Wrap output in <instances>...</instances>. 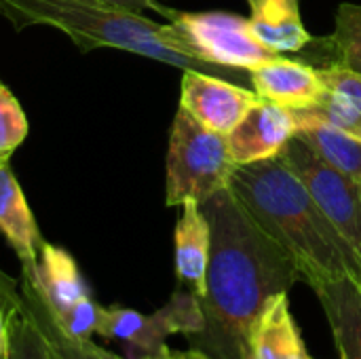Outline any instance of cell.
Wrapping results in <instances>:
<instances>
[{
    "mask_svg": "<svg viewBox=\"0 0 361 359\" xmlns=\"http://www.w3.org/2000/svg\"><path fill=\"white\" fill-rule=\"evenodd\" d=\"M247 4L252 34L269 51L296 53L313 40L302 23L298 0H247Z\"/></svg>",
    "mask_w": 361,
    "mask_h": 359,
    "instance_id": "obj_16",
    "label": "cell"
},
{
    "mask_svg": "<svg viewBox=\"0 0 361 359\" xmlns=\"http://www.w3.org/2000/svg\"><path fill=\"white\" fill-rule=\"evenodd\" d=\"M305 359H315V358H311V355H309V353H307V355H305Z\"/></svg>",
    "mask_w": 361,
    "mask_h": 359,
    "instance_id": "obj_28",
    "label": "cell"
},
{
    "mask_svg": "<svg viewBox=\"0 0 361 359\" xmlns=\"http://www.w3.org/2000/svg\"><path fill=\"white\" fill-rule=\"evenodd\" d=\"M296 135L294 110L260 99L226 135L233 161L247 165L277 157L283 146Z\"/></svg>",
    "mask_w": 361,
    "mask_h": 359,
    "instance_id": "obj_9",
    "label": "cell"
},
{
    "mask_svg": "<svg viewBox=\"0 0 361 359\" xmlns=\"http://www.w3.org/2000/svg\"><path fill=\"white\" fill-rule=\"evenodd\" d=\"M161 13L169 17L173 47L199 61L233 72H252L277 57L256 40L250 19L241 15L226 11L182 13L165 6Z\"/></svg>",
    "mask_w": 361,
    "mask_h": 359,
    "instance_id": "obj_5",
    "label": "cell"
},
{
    "mask_svg": "<svg viewBox=\"0 0 361 359\" xmlns=\"http://www.w3.org/2000/svg\"><path fill=\"white\" fill-rule=\"evenodd\" d=\"M322 42L330 55L326 66H343L361 74V4H341L334 32Z\"/></svg>",
    "mask_w": 361,
    "mask_h": 359,
    "instance_id": "obj_19",
    "label": "cell"
},
{
    "mask_svg": "<svg viewBox=\"0 0 361 359\" xmlns=\"http://www.w3.org/2000/svg\"><path fill=\"white\" fill-rule=\"evenodd\" d=\"M209 222L205 330L190 347L216 359H247V334L264 303L300 279L294 260L247 214L226 186L201 203Z\"/></svg>",
    "mask_w": 361,
    "mask_h": 359,
    "instance_id": "obj_1",
    "label": "cell"
},
{
    "mask_svg": "<svg viewBox=\"0 0 361 359\" xmlns=\"http://www.w3.org/2000/svg\"><path fill=\"white\" fill-rule=\"evenodd\" d=\"M279 154L361 260V182L328 165L298 135Z\"/></svg>",
    "mask_w": 361,
    "mask_h": 359,
    "instance_id": "obj_6",
    "label": "cell"
},
{
    "mask_svg": "<svg viewBox=\"0 0 361 359\" xmlns=\"http://www.w3.org/2000/svg\"><path fill=\"white\" fill-rule=\"evenodd\" d=\"M228 188L258 226L294 260L300 279L307 284L330 277L361 281L360 256L281 154L237 165Z\"/></svg>",
    "mask_w": 361,
    "mask_h": 359,
    "instance_id": "obj_2",
    "label": "cell"
},
{
    "mask_svg": "<svg viewBox=\"0 0 361 359\" xmlns=\"http://www.w3.org/2000/svg\"><path fill=\"white\" fill-rule=\"evenodd\" d=\"M27 138V118L17 97L0 80V161H8L11 154Z\"/></svg>",
    "mask_w": 361,
    "mask_h": 359,
    "instance_id": "obj_20",
    "label": "cell"
},
{
    "mask_svg": "<svg viewBox=\"0 0 361 359\" xmlns=\"http://www.w3.org/2000/svg\"><path fill=\"white\" fill-rule=\"evenodd\" d=\"M309 114L355 135L361 138V106L360 104H353L345 97H338V95H332L326 91L324 99L313 106V108H307Z\"/></svg>",
    "mask_w": 361,
    "mask_h": 359,
    "instance_id": "obj_21",
    "label": "cell"
},
{
    "mask_svg": "<svg viewBox=\"0 0 361 359\" xmlns=\"http://www.w3.org/2000/svg\"><path fill=\"white\" fill-rule=\"evenodd\" d=\"M176 224V275L182 286L199 298L205 292V273L209 260V222L199 203L186 201Z\"/></svg>",
    "mask_w": 361,
    "mask_h": 359,
    "instance_id": "obj_17",
    "label": "cell"
},
{
    "mask_svg": "<svg viewBox=\"0 0 361 359\" xmlns=\"http://www.w3.org/2000/svg\"><path fill=\"white\" fill-rule=\"evenodd\" d=\"M6 358V315L0 300V359Z\"/></svg>",
    "mask_w": 361,
    "mask_h": 359,
    "instance_id": "obj_27",
    "label": "cell"
},
{
    "mask_svg": "<svg viewBox=\"0 0 361 359\" xmlns=\"http://www.w3.org/2000/svg\"><path fill=\"white\" fill-rule=\"evenodd\" d=\"M0 13L15 30L49 25L63 32L82 53L118 49L176 68L239 78L241 72L199 61L171 42L169 23H154L140 11L106 0H0Z\"/></svg>",
    "mask_w": 361,
    "mask_h": 359,
    "instance_id": "obj_3",
    "label": "cell"
},
{
    "mask_svg": "<svg viewBox=\"0 0 361 359\" xmlns=\"http://www.w3.org/2000/svg\"><path fill=\"white\" fill-rule=\"evenodd\" d=\"M235 167L226 135L203 127L180 106L169 135L165 203L169 207H180L186 201L201 205L228 186Z\"/></svg>",
    "mask_w": 361,
    "mask_h": 359,
    "instance_id": "obj_4",
    "label": "cell"
},
{
    "mask_svg": "<svg viewBox=\"0 0 361 359\" xmlns=\"http://www.w3.org/2000/svg\"><path fill=\"white\" fill-rule=\"evenodd\" d=\"M106 2H114V4H121V6H127L131 11H146V8H154V11H163V6L159 4V0H106Z\"/></svg>",
    "mask_w": 361,
    "mask_h": 359,
    "instance_id": "obj_26",
    "label": "cell"
},
{
    "mask_svg": "<svg viewBox=\"0 0 361 359\" xmlns=\"http://www.w3.org/2000/svg\"><path fill=\"white\" fill-rule=\"evenodd\" d=\"M296 135L334 169L361 182V138H355L307 110H294Z\"/></svg>",
    "mask_w": 361,
    "mask_h": 359,
    "instance_id": "obj_18",
    "label": "cell"
},
{
    "mask_svg": "<svg viewBox=\"0 0 361 359\" xmlns=\"http://www.w3.org/2000/svg\"><path fill=\"white\" fill-rule=\"evenodd\" d=\"M23 279L32 284V288L38 292V296L53 315L66 313L78 300L89 296L76 260L63 248L51 245L47 241L40 245L34 275Z\"/></svg>",
    "mask_w": 361,
    "mask_h": 359,
    "instance_id": "obj_15",
    "label": "cell"
},
{
    "mask_svg": "<svg viewBox=\"0 0 361 359\" xmlns=\"http://www.w3.org/2000/svg\"><path fill=\"white\" fill-rule=\"evenodd\" d=\"M0 300L6 315L4 359H63L49 332L44 303L27 279L21 277V286L15 288L0 273Z\"/></svg>",
    "mask_w": 361,
    "mask_h": 359,
    "instance_id": "obj_7",
    "label": "cell"
},
{
    "mask_svg": "<svg viewBox=\"0 0 361 359\" xmlns=\"http://www.w3.org/2000/svg\"><path fill=\"white\" fill-rule=\"evenodd\" d=\"M258 102L256 91L216 74L186 70L182 76L180 106L203 127L228 135L245 112Z\"/></svg>",
    "mask_w": 361,
    "mask_h": 359,
    "instance_id": "obj_8",
    "label": "cell"
},
{
    "mask_svg": "<svg viewBox=\"0 0 361 359\" xmlns=\"http://www.w3.org/2000/svg\"><path fill=\"white\" fill-rule=\"evenodd\" d=\"M95 334L123 343L131 359H144L165 353L169 349L167 339L176 332L165 307L152 315H144L125 307H99Z\"/></svg>",
    "mask_w": 361,
    "mask_h": 359,
    "instance_id": "obj_11",
    "label": "cell"
},
{
    "mask_svg": "<svg viewBox=\"0 0 361 359\" xmlns=\"http://www.w3.org/2000/svg\"><path fill=\"white\" fill-rule=\"evenodd\" d=\"M47 309V305H44ZM47 326H49V332L55 341V345L59 347L63 359H131V358H121L112 351H106L102 349L99 345H95L91 339H76V336H70L51 315V311L47 309Z\"/></svg>",
    "mask_w": 361,
    "mask_h": 359,
    "instance_id": "obj_22",
    "label": "cell"
},
{
    "mask_svg": "<svg viewBox=\"0 0 361 359\" xmlns=\"http://www.w3.org/2000/svg\"><path fill=\"white\" fill-rule=\"evenodd\" d=\"M300 328L292 315L288 292L271 296L247 334V359H305Z\"/></svg>",
    "mask_w": 361,
    "mask_h": 359,
    "instance_id": "obj_13",
    "label": "cell"
},
{
    "mask_svg": "<svg viewBox=\"0 0 361 359\" xmlns=\"http://www.w3.org/2000/svg\"><path fill=\"white\" fill-rule=\"evenodd\" d=\"M317 70L328 93L345 97L361 106V74L347 70L343 66H322Z\"/></svg>",
    "mask_w": 361,
    "mask_h": 359,
    "instance_id": "obj_24",
    "label": "cell"
},
{
    "mask_svg": "<svg viewBox=\"0 0 361 359\" xmlns=\"http://www.w3.org/2000/svg\"><path fill=\"white\" fill-rule=\"evenodd\" d=\"M144 359H216L214 355H209L207 351L203 349H195L190 347L188 351H165L161 355H154V358H144Z\"/></svg>",
    "mask_w": 361,
    "mask_h": 359,
    "instance_id": "obj_25",
    "label": "cell"
},
{
    "mask_svg": "<svg viewBox=\"0 0 361 359\" xmlns=\"http://www.w3.org/2000/svg\"><path fill=\"white\" fill-rule=\"evenodd\" d=\"M53 315V313H51ZM53 320L70 334L76 339H91V334L97 332V322H99V305L91 300V296L78 300L74 307H70L61 315H53Z\"/></svg>",
    "mask_w": 361,
    "mask_h": 359,
    "instance_id": "obj_23",
    "label": "cell"
},
{
    "mask_svg": "<svg viewBox=\"0 0 361 359\" xmlns=\"http://www.w3.org/2000/svg\"><path fill=\"white\" fill-rule=\"evenodd\" d=\"M309 286L328 317L341 359H361V281L330 277Z\"/></svg>",
    "mask_w": 361,
    "mask_h": 359,
    "instance_id": "obj_12",
    "label": "cell"
},
{
    "mask_svg": "<svg viewBox=\"0 0 361 359\" xmlns=\"http://www.w3.org/2000/svg\"><path fill=\"white\" fill-rule=\"evenodd\" d=\"M0 233L15 250L23 277H32L38 264L40 245L44 241L38 233L23 190L8 167V161H0Z\"/></svg>",
    "mask_w": 361,
    "mask_h": 359,
    "instance_id": "obj_14",
    "label": "cell"
},
{
    "mask_svg": "<svg viewBox=\"0 0 361 359\" xmlns=\"http://www.w3.org/2000/svg\"><path fill=\"white\" fill-rule=\"evenodd\" d=\"M250 83L260 99L290 110L313 108L326 95V85L315 66L283 55L254 68L250 72Z\"/></svg>",
    "mask_w": 361,
    "mask_h": 359,
    "instance_id": "obj_10",
    "label": "cell"
}]
</instances>
